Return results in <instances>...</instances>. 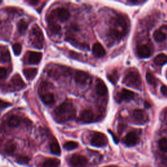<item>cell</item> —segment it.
I'll return each instance as SVG.
<instances>
[{"label":"cell","instance_id":"1","mask_svg":"<svg viewBox=\"0 0 167 167\" xmlns=\"http://www.w3.org/2000/svg\"><path fill=\"white\" fill-rule=\"evenodd\" d=\"M54 113L57 121L65 122L75 118L76 116V110L71 102L66 101L55 108Z\"/></svg>","mask_w":167,"mask_h":167},{"label":"cell","instance_id":"2","mask_svg":"<svg viewBox=\"0 0 167 167\" xmlns=\"http://www.w3.org/2000/svg\"><path fill=\"white\" fill-rule=\"evenodd\" d=\"M129 26L126 18L122 16H117L114 20L113 27L110 29V33L112 37L116 39H121L128 32Z\"/></svg>","mask_w":167,"mask_h":167},{"label":"cell","instance_id":"3","mask_svg":"<svg viewBox=\"0 0 167 167\" xmlns=\"http://www.w3.org/2000/svg\"><path fill=\"white\" fill-rule=\"evenodd\" d=\"M123 83L127 86L137 90L142 88V80L140 74L136 70H131L126 73Z\"/></svg>","mask_w":167,"mask_h":167},{"label":"cell","instance_id":"4","mask_svg":"<svg viewBox=\"0 0 167 167\" xmlns=\"http://www.w3.org/2000/svg\"><path fill=\"white\" fill-rule=\"evenodd\" d=\"M31 42L35 48H42L44 43V35L37 25H35L31 30L29 35Z\"/></svg>","mask_w":167,"mask_h":167},{"label":"cell","instance_id":"5","mask_svg":"<svg viewBox=\"0 0 167 167\" xmlns=\"http://www.w3.org/2000/svg\"><path fill=\"white\" fill-rule=\"evenodd\" d=\"M133 121L139 125L145 124L148 121V116L144 110L142 109H136L132 114Z\"/></svg>","mask_w":167,"mask_h":167},{"label":"cell","instance_id":"6","mask_svg":"<svg viewBox=\"0 0 167 167\" xmlns=\"http://www.w3.org/2000/svg\"><path fill=\"white\" fill-rule=\"evenodd\" d=\"M108 144V139L101 133H95L91 139V144L95 147H104Z\"/></svg>","mask_w":167,"mask_h":167},{"label":"cell","instance_id":"7","mask_svg":"<svg viewBox=\"0 0 167 167\" xmlns=\"http://www.w3.org/2000/svg\"><path fill=\"white\" fill-rule=\"evenodd\" d=\"M88 164V159L80 154H75L70 159L72 167H85Z\"/></svg>","mask_w":167,"mask_h":167},{"label":"cell","instance_id":"8","mask_svg":"<svg viewBox=\"0 0 167 167\" xmlns=\"http://www.w3.org/2000/svg\"><path fill=\"white\" fill-rule=\"evenodd\" d=\"M135 97V94L131 90L123 89L118 94L117 100L119 102L121 101H130L133 100Z\"/></svg>","mask_w":167,"mask_h":167},{"label":"cell","instance_id":"9","mask_svg":"<svg viewBox=\"0 0 167 167\" xmlns=\"http://www.w3.org/2000/svg\"><path fill=\"white\" fill-rule=\"evenodd\" d=\"M137 52L138 56L141 58H146L152 55V51L150 48L145 45H139L137 47Z\"/></svg>","mask_w":167,"mask_h":167},{"label":"cell","instance_id":"10","mask_svg":"<svg viewBox=\"0 0 167 167\" xmlns=\"http://www.w3.org/2000/svg\"><path fill=\"white\" fill-rule=\"evenodd\" d=\"M88 78H89L88 73H86L84 71H77L75 76V82L77 84H82V85H84L87 82Z\"/></svg>","mask_w":167,"mask_h":167},{"label":"cell","instance_id":"11","mask_svg":"<svg viewBox=\"0 0 167 167\" xmlns=\"http://www.w3.org/2000/svg\"><path fill=\"white\" fill-rule=\"evenodd\" d=\"M92 52L96 58H102L106 54V51L104 47L99 42H96L93 45Z\"/></svg>","mask_w":167,"mask_h":167},{"label":"cell","instance_id":"12","mask_svg":"<svg viewBox=\"0 0 167 167\" xmlns=\"http://www.w3.org/2000/svg\"><path fill=\"white\" fill-rule=\"evenodd\" d=\"M94 119V114L91 110L86 109L80 114V120L84 123H90Z\"/></svg>","mask_w":167,"mask_h":167},{"label":"cell","instance_id":"13","mask_svg":"<svg viewBox=\"0 0 167 167\" xmlns=\"http://www.w3.org/2000/svg\"><path fill=\"white\" fill-rule=\"evenodd\" d=\"M124 142L127 146H133L137 144L138 142V137L137 134L134 132L129 133L125 137Z\"/></svg>","mask_w":167,"mask_h":167},{"label":"cell","instance_id":"14","mask_svg":"<svg viewBox=\"0 0 167 167\" xmlns=\"http://www.w3.org/2000/svg\"><path fill=\"white\" fill-rule=\"evenodd\" d=\"M96 92L97 94L100 96H104L107 94L108 88L106 84L103 80L98 79L96 84Z\"/></svg>","mask_w":167,"mask_h":167},{"label":"cell","instance_id":"15","mask_svg":"<svg viewBox=\"0 0 167 167\" xmlns=\"http://www.w3.org/2000/svg\"><path fill=\"white\" fill-rule=\"evenodd\" d=\"M11 59V55L7 46H0V62L7 63Z\"/></svg>","mask_w":167,"mask_h":167},{"label":"cell","instance_id":"16","mask_svg":"<svg viewBox=\"0 0 167 167\" xmlns=\"http://www.w3.org/2000/svg\"><path fill=\"white\" fill-rule=\"evenodd\" d=\"M42 58V54L41 52H31L29 54L28 62L30 64H38Z\"/></svg>","mask_w":167,"mask_h":167},{"label":"cell","instance_id":"17","mask_svg":"<svg viewBox=\"0 0 167 167\" xmlns=\"http://www.w3.org/2000/svg\"><path fill=\"white\" fill-rule=\"evenodd\" d=\"M56 15L61 22H65L70 17V13L65 8H58L56 10Z\"/></svg>","mask_w":167,"mask_h":167},{"label":"cell","instance_id":"18","mask_svg":"<svg viewBox=\"0 0 167 167\" xmlns=\"http://www.w3.org/2000/svg\"><path fill=\"white\" fill-rule=\"evenodd\" d=\"M38 70L36 68H26L23 70V73L24 76L27 79L31 80H33L36 75H37Z\"/></svg>","mask_w":167,"mask_h":167},{"label":"cell","instance_id":"19","mask_svg":"<svg viewBox=\"0 0 167 167\" xmlns=\"http://www.w3.org/2000/svg\"><path fill=\"white\" fill-rule=\"evenodd\" d=\"M11 83L13 84V85L16 88H22L24 87H25V83H24V80L22 78L20 77L19 75H14L13 77H12L11 79Z\"/></svg>","mask_w":167,"mask_h":167},{"label":"cell","instance_id":"20","mask_svg":"<svg viewBox=\"0 0 167 167\" xmlns=\"http://www.w3.org/2000/svg\"><path fill=\"white\" fill-rule=\"evenodd\" d=\"M41 100L46 104H51L54 103L55 99L52 93H46L42 95Z\"/></svg>","mask_w":167,"mask_h":167},{"label":"cell","instance_id":"21","mask_svg":"<svg viewBox=\"0 0 167 167\" xmlns=\"http://www.w3.org/2000/svg\"><path fill=\"white\" fill-rule=\"evenodd\" d=\"M60 160L58 159H48L43 163L42 167H59Z\"/></svg>","mask_w":167,"mask_h":167},{"label":"cell","instance_id":"22","mask_svg":"<svg viewBox=\"0 0 167 167\" xmlns=\"http://www.w3.org/2000/svg\"><path fill=\"white\" fill-rule=\"evenodd\" d=\"M154 62L157 65H163L167 63V55L160 54L155 58Z\"/></svg>","mask_w":167,"mask_h":167},{"label":"cell","instance_id":"23","mask_svg":"<svg viewBox=\"0 0 167 167\" xmlns=\"http://www.w3.org/2000/svg\"><path fill=\"white\" fill-rule=\"evenodd\" d=\"M16 150V144L13 141H9L5 146V151L8 154H12Z\"/></svg>","mask_w":167,"mask_h":167},{"label":"cell","instance_id":"24","mask_svg":"<svg viewBox=\"0 0 167 167\" xmlns=\"http://www.w3.org/2000/svg\"><path fill=\"white\" fill-rule=\"evenodd\" d=\"M8 125L11 127H16L20 125V119L16 116H12L8 120Z\"/></svg>","mask_w":167,"mask_h":167},{"label":"cell","instance_id":"25","mask_svg":"<svg viewBox=\"0 0 167 167\" xmlns=\"http://www.w3.org/2000/svg\"><path fill=\"white\" fill-rule=\"evenodd\" d=\"M48 28L53 34H59L61 32V26L55 22H51L49 23Z\"/></svg>","mask_w":167,"mask_h":167},{"label":"cell","instance_id":"26","mask_svg":"<svg viewBox=\"0 0 167 167\" xmlns=\"http://www.w3.org/2000/svg\"><path fill=\"white\" fill-rule=\"evenodd\" d=\"M153 39L157 42H163L166 39V35L160 30H156L153 33Z\"/></svg>","mask_w":167,"mask_h":167},{"label":"cell","instance_id":"27","mask_svg":"<svg viewBox=\"0 0 167 167\" xmlns=\"http://www.w3.org/2000/svg\"><path fill=\"white\" fill-rule=\"evenodd\" d=\"M146 78L148 84L153 86V87H156L157 85V80L151 72H147Z\"/></svg>","mask_w":167,"mask_h":167},{"label":"cell","instance_id":"28","mask_svg":"<svg viewBox=\"0 0 167 167\" xmlns=\"http://www.w3.org/2000/svg\"><path fill=\"white\" fill-rule=\"evenodd\" d=\"M51 151L55 155H60L61 148L57 141H53L51 144Z\"/></svg>","mask_w":167,"mask_h":167},{"label":"cell","instance_id":"29","mask_svg":"<svg viewBox=\"0 0 167 167\" xmlns=\"http://www.w3.org/2000/svg\"><path fill=\"white\" fill-rule=\"evenodd\" d=\"M28 28V24L24 20H21L18 23V29L20 33L24 34Z\"/></svg>","mask_w":167,"mask_h":167},{"label":"cell","instance_id":"30","mask_svg":"<svg viewBox=\"0 0 167 167\" xmlns=\"http://www.w3.org/2000/svg\"><path fill=\"white\" fill-rule=\"evenodd\" d=\"M64 146L65 149H66L67 150H73L76 149L77 147H78V144L77 142L69 141V142H67Z\"/></svg>","mask_w":167,"mask_h":167},{"label":"cell","instance_id":"31","mask_svg":"<svg viewBox=\"0 0 167 167\" xmlns=\"http://www.w3.org/2000/svg\"><path fill=\"white\" fill-rule=\"evenodd\" d=\"M159 146L160 150L164 152H167V139L165 138L160 139L159 141Z\"/></svg>","mask_w":167,"mask_h":167},{"label":"cell","instance_id":"32","mask_svg":"<svg viewBox=\"0 0 167 167\" xmlns=\"http://www.w3.org/2000/svg\"><path fill=\"white\" fill-rule=\"evenodd\" d=\"M108 78L111 82H112L114 84H115L117 82V80H118V75H117V72L116 71H113L112 73L108 75Z\"/></svg>","mask_w":167,"mask_h":167},{"label":"cell","instance_id":"33","mask_svg":"<svg viewBox=\"0 0 167 167\" xmlns=\"http://www.w3.org/2000/svg\"><path fill=\"white\" fill-rule=\"evenodd\" d=\"M29 160L30 159L27 157V156H18L16 160V162L18 163H19V164H21V165H24V164H28L29 161Z\"/></svg>","mask_w":167,"mask_h":167},{"label":"cell","instance_id":"34","mask_svg":"<svg viewBox=\"0 0 167 167\" xmlns=\"http://www.w3.org/2000/svg\"><path fill=\"white\" fill-rule=\"evenodd\" d=\"M13 50L14 51V53L15 55H18L22 51V46L19 44V43H16L13 46Z\"/></svg>","mask_w":167,"mask_h":167},{"label":"cell","instance_id":"35","mask_svg":"<svg viewBox=\"0 0 167 167\" xmlns=\"http://www.w3.org/2000/svg\"><path fill=\"white\" fill-rule=\"evenodd\" d=\"M7 76V71L3 67H0V79H3Z\"/></svg>","mask_w":167,"mask_h":167},{"label":"cell","instance_id":"36","mask_svg":"<svg viewBox=\"0 0 167 167\" xmlns=\"http://www.w3.org/2000/svg\"><path fill=\"white\" fill-rule=\"evenodd\" d=\"M11 105L9 103H7L5 101H3L2 100H0V108L3 109L5 108H7Z\"/></svg>","mask_w":167,"mask_h":167},{"label":"cell","instance_id":"37","mask_svg":"<svg viewBox=\"0 0 167 167\" xmlns=\"http://www.w3.org/2000/svg\"><path fill=\"white\" fill-rule=\"evenodd\" d=\"M160 91H161L164 95L167 96V86L165 85L162 86L161 87H160Z\"/></svg>","mask_w":167,"mask_h":167},{"label":"cell","instance_id":"38","mask_svg":"<svg viewBox=\"0 0 167 167\" xmlns=\"http://www.w3.org/2000/svg\"><path fill=\"white\" fill-rule=\"evenodd\" d=\"M109 132L110 133V134H112V136H113V138H114V142H116V143H118V142H119V140H118V138H117L116 137V135L113 133H112V132H111L110 131H109Z\"/></svg>","mask_w":167,"mask_h":167},{"label":"cell","instance_id":"39","mask_svg":"<svg viewBox=\"0 0 167 167\" xmlns=\"http://www.w3.org/2000/svg\"><path fill=\"white\" fill-rule=\"evenodd\" d=\"M38 2H37V1H35V2H33V1H31V2H29V3H32V4H33V3L37 4V3H38Z\"/></svg>","mask_w":167,"mask_h":167},{"label":"cell","instance_id":"40","mask_svg":"<svg viewBox=\"0 0 167 167\" xmlns=\"http://www.w3.org/2000/svg\"><path fill=\"white\" fill-rule=\"evenodd\" d=\"M0 23H1V20H0Z\"/></svg>","mask_w":167,"mask_h":167}]
</instances>
